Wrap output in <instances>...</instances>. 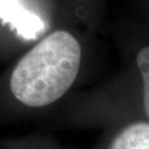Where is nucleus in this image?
I'll list each match as a JSON object with an SVG mask.
<instances>
[{"label": "nucleus", "instance_id": "obj_1", "mask_svg": "<svg viewBox=\"0 0 149 149\" xmlns=\"http://www.w3.org/2000/svg\"><path fill=\"white\" fill-rule=\"evenodd\" d=\"M83 50L69 29H55L41 38L6 73L0 92L6 100L0 117H24L62 98L77 79Z\"/></svg>", "mask_w": 149, "mask_h": 149}, {"label": "nucleus", "instance_id": "obj_3", "mask_svg": "<svg viewBox=\"0 0 149 149\" xmlns=\"http://www.w3.org/2000/svg\"><path fill=\"white\" fill-rule=\"evenodd\" d=\"M0 149H62L48 137L44 136H23L18 138L1 139Z\"/></svg>", "mask_w": 149, "mask_h": 149}, {"label": "nucleus", "instance_id": "obj_4", "mask_svg": "<svg viewBox=\"0 0 149 149\" xmlns=\"http://www.w3.org/2000/svg\"><path fill=\"white\" fill-rule=\"evenodd\" d=\"M137 66L143 79L144 85V101L143 107L146 120L149 122V47L143 48L137 54Z\"/></svg>", "mask_w": 149, "mask_h": 149}, {"label": "nucleus", "instance_id": "obj_2", "mask_svg": "<svg viewBox=\"0 0 149 149\" xmlns=\"http://www.w3.org/2000/svg\"><path fill=\"white\" fill-rule=\"evenodd\" d=\"M96 149H149V122L128 123L109 134Z\"/></svg>", "mask_w": 149, "mask_h": 149}]
</instances>
